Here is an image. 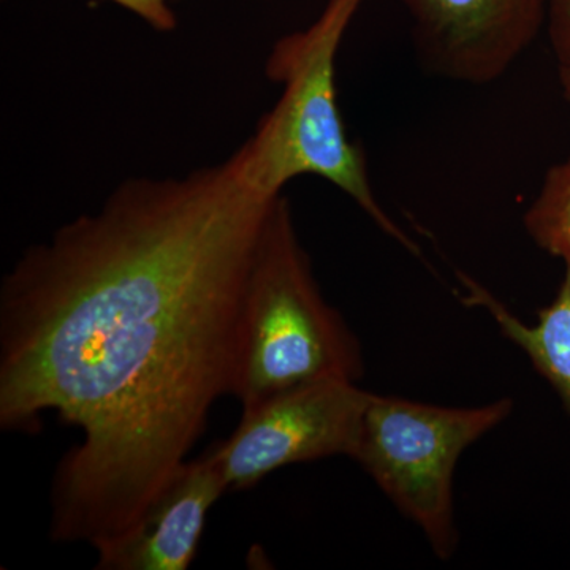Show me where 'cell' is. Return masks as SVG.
<instances>
[{
    "label": "cell",
    "mask_w": 570,
    "mask_h": 570,
    "mask_svg": "<svg viewBox=\"0 0 570 570\" xmlns=\"http://www.w3.org/2000/svg\"><path fill=\"white\" fill-rule=\"evenodd\" d=\"M276 194L249 138L178 178H134L24 250L0 285V428L55 412L50 538L96 553L138 527L232 395L250 269Z\"/></svg>",
    "instance_id": "cell-1"
},
{
    "label": "cell",
    "mask_w": 570,
    "mask_h": 570,
    "mask_svg": "<svg viewBox=\"0 0 570 570\" xmlns=\"http://www.w3.org/2000/svg\"><path fill=\"white\" fill-rule=\"evenodd\" d=\"M227 491L214 452L187 461L130 534L97 553V570H186L209 510Z\"/></svg>",
    "instance_id": "cell-7"
},
{
    "label": "cell",
    "mask_w": 570,
    "mask_h": 570,
    "mask_svg": "<svg viewBox=\"0 0 570 570\" xmlns=\"http://www.w3.org/2000/svg\"><path fill=\"white\" fill-rule=\"evenodd\" d=\"M459 277L466 291L463 302L482 307L493 317L502 335L530 356L535 370L557 390L570 414V265H566L553 302L539 311L538 322L532 325L513 316L508 306L471 277L463 273Z\"/></svg>",
    "instance_id": "cell-8"
},
{
    "label": "cell",
    "mask_w": 570,
    "mask_h": 570,
    "mask_svg": "<svg viewBox=\"0 0 570 570\" xmlns=\"http://www.w3.org/2000/svg\"><path fill=\"white\" fill-rule=\"evenodd\" d=\"M116 6L137 14L160 32H171L176 28V14L168 0H111Z\"/></svg>",
    "instance_id": "cell-11"
},
{
    "label": "cell",
    "mask_w": 570,
    "mask_h": 570,
    "mask_svg": "<svg viewBox=\"0 0 570 570\" xmlns=\"http://www.w3.org/2000/svg\"><path fill=\"white\" fill-rule=\"evenodd\" d=\"M523 223L540 249L570 265V156L547 171Z\"/></svg>",
    "instance_id": "cell-9"
},
{
    "label": "cell",
    "mask_w": 570,
    "mask_h": 570,
    "mask_svg": "<svg viewBox=\"0 0 570 570\" xmlns=\"http://www.w3.org/2000/svg\"><path fill=\"white\" fill-rule=\"evenodd\" d=\"M363 373L362 346L322 295L291 204L281 195L247 283L232 396L249 411L285 390L330 379L356 382Z\"/></svg>",
    "instance_id": "cell-2"
},
{
    "label": "cell",
    "mask_w": 570,
    "mask_h": 570,
    "mask_svg": "<svg viewBox=\"0 0 570 570\" xmlns=\"http://www.w3.org/2000/svg\"><path fill=\"white\" fill-rule=\"evenodd\" d=\"M512 411L510 397L445 407L373 393L352 460L448 561L459 546L453 479L460 456Z\"/></svg>",
    "instance_id": "cell-4"
},
{
    "label": "cell",
    "mask_w": 570,
    "mask_h": 570,
    "mask_svg": "<svg viewBox=\"0 0 570 570\" xmlns=\"http://www.w3.org/2000/svg\"><path fill=\"white\" fill-rule=\"evenodd\" d=\"M426 66L464 85L497 81L531 47L549 0H403Z\"/></svg>",
    "instance_id": "cell-6"
},
{
    "label": "cell",
    "mask_w": 570,
    "mask_h": 570,
    "mask_svg": "<svg viewBox=\"0 0 570 570\" xmlns=\"http://www.w3.org/2000/svg\"><path fill=\"white\" fill-rule=\"evenodd\" d=\"M373 393L330 379L285 390L249 411L213 450L227 490H247L291 464L354 455Z\"/></svg>",
    "instance_id": "cell-5"
},
{
    "label": "cell",
    "mask_w": 570,
    "mask_h": 570,
    "mask_svg": "<svg viewBox=\"0 0 570 570\" xmlns=\"http://www.w3.org/2000/svg\"><path fill=\"white\" fill-rule=\"evenodd\" d=\"M362 2L330 0L313 26L276 41L266 75L283 94L249 140L275 193L283 194L296 176H318L351 197L385 235L420 254L379 204L365 153L348 138L337 105V48Z\"/></svg>",
    "instance_id": "cell-3"
},
{
    "label": "cell",
    "mask_w": 570,
    "mask_h": 570,
    "mask_svg": "<svg viewBox=\"0 0 570 570\" xmlns=\"http://www.w3.org/2000/svg\"><path fill=\"white\" fill-rule=\"evenodd\" d=\"M547 28L557 59L562 92L570 107V0H549Z\"/></svg>",
    "instance_id": "cell-10"
}]
</instances>
